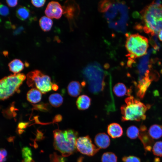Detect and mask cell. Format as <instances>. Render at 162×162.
I'll list each match as a JSON object with an SVG mask.
<instances>
[{"mask_svg": "<svg viewBox=\"0 0 162 162\" xmlns=\"http://www.w3.org/2000/svg\"><path fill=\"white\" fill-rule=\"evenodd\" d=\"M98 9L104 13L110 28L119 33L125 32L128 19V11L124 3L103 1L100 3Z\"/></svg>", "mask_w": 162, "mask_h": 162, "instance_id": "1", "label": "cell"}, {"mask_svg": "<svg viewBox=\"0 0 162 162\" xmlns=\"http://www.w3.org/2000/svg\"><path fill=\"white\" fill-rule=\"evenodd\" d=\"M160 1H154L141 12L143 29L151 36L158 34L162 30V5Z\"/></svg>", "mask_w": 162, "mask_h": 162, "instance_id": "2", "label": "cell"}, {"mask_svg": "<svg viewBox=\"0 0 162 162\" xmlns=\"http://www.w3.org/2000/svg\"><path fill=\"white\" fill-rule=\"evenodd\" d=\"M53 135L54 147L63 157L68 156L76 151V142L78 135L77 131L71 129L56 130L53 132Z\"/></svg>", "mask_w": 162, "mask_h": 162, "instance_id": "3", "label": "cell"}, {"mask_svg": "<svg viewBox=\"0 0 162 162\" xmlns=\"http://www.w3.org/2000/svg\"><path fill=\"white\" fill-rule=\"evenodd\" d=\"M82 73L90 92L97 94L103 90L105 84V74L99 63L96 62L90 63L83 69Z\"/></svg>", "mask_w": 162, "mask_h": 162, "instance_id": "4", "label": "cell"}, {"mask_svg": "<svg viewBox=\"0 0 162 162\" xmlns=\"http://www.w3.org/2000/svg\"><path fill=\"white\" fill-rule=\"evenodd\" d=\"M125 101V104L121 108L122 121H140L146 119L145 113L150 108L149 105H145L132 96L126 98Z\"/></svg>", "mask_w": 162, "mask_h": 162, "instance_id": "5", "label": "cell"}, {"mask_svg": "<svg viewBox=\"0 0 162 162\" xmlns=\"http://www.w3.org/2000/svg\"><path fill=\"white\" fill-rule=\"evenodd\" d=\"M125 46L129 60L146 55L148 47V39L138 34L127 36Z\"/></svg>", "mask_w": 162, "mask_h": 162, "instance_id": "6", "label": "cell"}, {"mask_svg": "<svg viewBox=\"0 0 162 162\" xmlns=\"http://www.w3.org/2000/svg\"><path fill=\"white\" fill-rule=\"evenodd\" d=\"M26 77L24 74L19 73L10 75L1 79L0 100H6L18 91Z\"/></svg>", "mask_w": 162, "mask_h": 162, "instance_id": "7", "label": "cell"}, {"mask_svg": "<svg viewBox=\"0 0 162 162\" xmlns=\"http://www.w3.org/2000/svg\"><path fill=\"white\" fill-rule=\"evenodd\" d=\"M26 82L29 87L37 89L43 94L50 91L53 84L50 76L38 70L28 73Z\"/></svg>", "mask_w": 162, "mask_h": 162, "instance_id": "8", "label": "cell"}, {"mask_svg": "<svg viewBox=\"0 0 162 162\" xmlns=\"http://www.w3.org/2000/svg\"><path fill=\"white\" fill-rule=\"evenodd\" d=\"M76 146L77 150L80 153L89 156H94L100 150L93 143L88 135L78 138L76 141Z\"/></svg>", "mask_w": 162, "mask_h": 162, "instance_id": "9", "label": "cell"}, {"mask_svg": "<svg viewBox=\"0 0 162 162\" xmlns=\"http://www.w3.org/2000/svg\"><path fill=\"white\" fill-rule=\"evenodd\" d=\"M63 7L59 2L52 1L50 2L45 10V13L50 18L59 19L63 14Z\"/></svg>", "mask_w": 162, "mask_h": 162, "instance_id": "10", "label": "cell"}, {"mask_svg": "<svg viewBox=\"0 0 162 162\" xmlns=\"http://www.w3.org/2000/svg\"><path fill=\"white\" fill-rule=\"evenodd\" d=\"M153 51V49L149 50L147 54L140 60L138 66V71L139 73V80L149 76V68L150 67L149 64V56Z\"/></svg>", "mask_w": 162, "mask_h": 162, "instance_id": "11", "label": "cell"}, {"mask_svg": "<svg viewBox=\"0 0 162 162\" xmlns=\"http://www.w3.org/2000/svg\"><path fill=\"white\" fill-rule=\"evenodd\" d=\"M79 7L75 2L67 1L65 2L63 7V14L69 20H72L78 14Z\"/></svg>", "mask_w": 162, "mask_h": 162, "instance_id": "12", "label": "cell"}, {"mask_svg": "<svg viewBox=\"0 0 162 162\" xmlns=\"http://www.w3.org/2000/svg\"><path fill=\"white\" fill-rule=\"evenodd\" d=\"M16 16L22 21L27 20L30 22L36 19L30 10L25 6H19L16 9Z\"/></svg>", "mask_w": 162, "mask_h": 162, "instance_id": "13", "label": "cell"}, {"mask_svg": "<svg viewBox=\"0 0 162 162\" xmlns=\"http://www.w3.org/2000/svg\"><path fill=\"white\" fill-rule=\"evenodd\" d=\"M94 142L97 147L100 149H105L110 146V140L109 136L104 133H100L95 136Z\"/></svg>", "mask_w": 162, "mask_h": 162, "instance_id": "14", "label": "cell"}, {"mask_svg": "<svg viewBox=\"0 0 162 162\" xmlns=\"http://www.w3.org/2000/svg\"><path fill=\"white\" fill-rule=\"evenodd\" d=\"M107 132L109 135L112 138L120 137L123 134L122 128L119 124L116 123L110 124L107 128Z\"/></svg>", "mask_w": 162, "mask_h": 162, "instance_id": "15", "label": "cell"}, {"mask_svg": "<svg viewBox=\"0 0 162 162\" xmlns=\"http://www.w3.org/2000/svg\"><path fill=\"white\" fill-rule=\"evenodd\" d=\"M151 82L150 77H145L139 81L137 86L138 90L137 93L139 97L141 98H143Z\"/></svg>", "mask_w": 162, "mask_h": 162, "instance_id": "16", "label": "cell"}, {"mask_svg": "<svg viewBox=\"0 0 162 162\" xmlns=\"http://www.w3.org/2000/svg\"><path fill=\"white\" fill-rule=\"evenodd\" d=\"M138 137L143 144L146 152L151 151L154 143L153 139L145 131L140 133Z\"/></svg>", "mask_w": 162, "mask_h": 162, "instance_id": "17", "label": "cell"}, {"mask_svg": "<svg viewBox=\"0 0 162 162\" xmlns=\"http://www.w3.org/2000/svg\"><path fill=\"white\" fill-rule=\"evenodd\" d=\"M82 86V84H80L78 81H71L69 83L67 87L68 94L72 97H77L81 92Z\"/></svg>", "mask_w": 162, "mask_h": 162, "instance_id": "18", "label": "cell"}, {"mask_svg": "<svg viewBox=\"0 0 162 162\" xmlns=\"http://www.w3.org/2000/svg\"><path fill=\"white\" fill-rule=\"evenodd\" d=\"M91 98L86 95L80 96L76 101V105L78 109L84 110L88 108L91 103Z\"/></svg>", "mask_w": 162, "mask_h": 162, "instance_id": "19", "label": "cell"}, {"mask_svg": "<svg viewBox=\"0 0 162 162\" xmlns=\"http://www.w3.org/2000/svg\"><path fill=\"white\" fill-rule=\"evenodd\" d=\"M41 92L38 89L33 88L29 90L27 94V98L30 102L36 103L39 102L42 98Z\"/></svg>", "mask_w": 162, "mask_h": 162, "instance_id": "20", "label": "cell"}, {"mask_svg": "<svg viewBox=\"0 0 162 162\" xmlns=\"http://www.w3.org/2000/svg\"><path fill=\"white\" fill-rule=\"evenodd\" d=\"M113 90L114 94L118 97L130 95L131 93V90L127 89L125 85L122 83L116 84L114 87Z\"/></svg>", "mask_w": 162, "mask_h": 162, "instance_id": "21", "label": "cell"}, {"mask_svg": "<svg viewBox=\"0 0 162 162\" xmlns=\"http://www.w3.org/2000/svg\"><path fill=\"white\" fill-rule=\"evenodd\" d=\"M10 70L14 74H18L24 68V64L20 59H15L11 61L8 64Z\"/></svg>", "mask_w": 162, "mask_h": 162, "instance_id": "22", "label": "cell"}, {"mask_svg": "<svg viewBox=\"0 0 162 162\" xmlns=\"http://www.w3.org/2000/svg\"><path fill=\"white\" fill-rule=\"evenodd\" d=\"M148 133L153 139H158L162 136V126L154 124L149 128Z\"/></svg>", "mask_w": 162, "mask_h": 162, "instance_id": "23", "label": "cell"}, {"mask_svg": "<svg viewBox=\"0 0 162 162\" xmlns=\"http://www.w3.org/2000/svg\"><path fill=\"white\" fill-rule=\"evenodd\" d=\"M39 22L41 28L44 32L50 31L53 24L52 20L46 16L42 17L39 20Z\"/></svg>", "mask_w": 162, "mask_h": 162, "instance_id": "24", "label": "cell"}, {"mask_svg": "<svg viewBox=\"0 0 162 162\" xmlns=\"http://www.w3.org/2000/svg\"><path fill=\"white\" fill-rule=\"evenodd\" d=\"M50 104L55 107H58L62 104L63 99L62 96L58 93H54L50 95L49 98Z\"/></svg>", "mask_w": 162, "mask_h": 162, "instance_id": "25", "label": "cell"}, {"mask_svg": "<svg viewBox=\"0 0 162 162\" xmlns=\"http://www.w3.org/2000/svg\"><path fill=\"white\" fill-rule=\"evenodd\" d=\"M139 129L136 126L131 125L127 130L126 134L127 136L131 139H135L138 137L139 133Z\"/></svg>", "mask_w": 162, "mask_h": 162, "instance_id": "26", "label": "cell"}, {"mask_svg": "<svg viewBox=\"0 0 162 162\" xmlns=\"http://www.w3.org/2000/svg\"><path fill=\"white\" fill-rule=\"evenodd\" d=\"M117 157L114 153L107 152L104 153L101 158V162H117Z\"/></svg>", "mask_w": 162, "mask_h": 162, "instance_id": "27", "label": "cell"}, {"mask_svg": "<svg viewBox=\"0 0 162 162\" xmlns=\"http://www.w3.org/2000/svg\"><path fill=\"white\" fill-rule=\"evenodd\" d=\"M22 154L23 158L22 162H34L32 158V152L28 147H25L22 150Z\"/></svg>", "mask_w": 162, "mask_h": 162, "instance_id": "28", "label": "cell"}, {"mask_svg": "<svg viewBox=\"0 0 162 162\" xmlns=\"http://www.w3.org/2000/svg\"><path fill=\"white\" fill-rule=\"evenodd\" d=\"M152 151L154 155L162 157V141H157L154 144Z\"/></svg>", "mask_w": 162, "mask_h": 162, "instance_id": "29", "label": "cell"}, {"mask_svg": "<svg viewBox=\"0 0 162 162\" xmlns=\"http://www.w3.org/2000/svg\"><path fill=\"white\" fill-rule=\"evenodd\" d=\"M123 162H141L140 159L134 156H125L122 158Z\"/></svg>", "mask_w": 162, "mask_h": 162, "instance_id": "30", "label": "cell"}, {"mask_svg": "<svg viewBox=\"0 0 162 162\" xmlns=\"http://www.w3.org/2000/svg\"><path fill=\"white\" fill-rule=\"evenodd\" d=\"M50 159L51 162H65L63 157L58 156L55 154H52L50 156Z\"/></svg>", "mask_w": 162, "mask_h": 162, "instance_id": "31", "label": "cell"}, {"mask_svg": "<svg viewBox=\"0 0 162 162\" xmlns=\"http://www.w3.org/2000/svg\"><path fill=\"white\" fill-rule=\"evenodd\" d=\"M9 13L8 8L6 6L0 3V14L3 16L8 15Z\"/></svg>", "mask_w": 162, "mask_h": 162, "instance_id": "32", "label": "cell"}, {"mask_svg": "<svg viewBox=\"0 0 162 162\" xmlns=\"http://www.w3.org/2000/svg\"><path fill=\"white\" fill-rule=\"evenodd\" d=\"M46 0H32L31 3L35 7L40 8L43 6L45 4Z\"/></svg>", "mask_w": 162, "mask_h": 162, "instance_id": "33", "label": "cell"}, {"mask_svg": "<svg viewBox=\"0 0 162 162\" xmlns=\"http://www.w3.org/2000/svg\"><path fill=\"white\" fill-rule=\"evenodd\" d=\"M6 2L8 6L11 7H15L18 3V1L17 0H6Z\"/></svg>", "mask_w": 162, "mask_h": 162, "instance_id": "34", "label": "cell"}, {"mask_svg": "<svg viewBox=\"0 0 162 162\" xmlns=\"http://www.w3.org/2000/svg\"><path fill=\"white\" fill-rule=\"evenodd\" d=\"M24 29V28L22 26L18 27L14 32V35H16L20 34L23 31Z\"/></svg>", "mask_w": 162, "mask_h": 162, "instance_id": "35", "label": "cell"}, {"mask_svg": "<svg viewBox=\"0 0 162 162\" xmlns=\"http://www.w3.org/2000/svg\"><path fill=\"white\" fill-rule=\"evenodd\" d=\"M1 150L2 154L4 158H6L7 155V152L6 150L4 149H1Z\"/></svg>", "mask_w": 162, "mask_h": 162, "instance_id": "36", "label": "cell"}, {"mask_svg": "<svg viewBox=\"0 0 162 162\" xmlns=\"http://www.w3.org/2000/svg\"><path fill=\"white\" fill-rule=\"evenodd\" d=\"M12 25H11V22L9 21H7L5 24V27L7 28H10L12 27Z\"/></svg>", "mask_w": 162, "mask_h": 162, "instance_id": "37", "label": "cell"}, {"mask_svg": "<svg viewBox=\"0 0 162 162\" xmlns=\"http://www.w3.org/2000/svg\"><path fill=\"white\" fill-rule=\"evenodd\" d=\"M146 130V128L144 125H141L140 128V130L141 132H144Z\"/></svg>", "mask_w": 162, "mask_h": 162, "instance_id": "38", "label": "cell"}, {"mask_svg": "<svg viewBox=\"0 0 162 162\" xmlns=\"http://www.w3.org/2000/svg\"><path fill=\"white\" fill-rule=\"evenodd\" d=\"M158 37L159 40L162 41V30H161L158 33Z\"/></svg>", "mask_w": 162, "mask_h": 162, "instance_id": "39", "label": "cell"}, {"mask_svg": "<svg viewBox=\"0 0 162 162\" xmlns=\"http://www.w3.org/2000/svg\"><path fill=\"white\" fill-rule=\"evenodd\" d=\"M58 88V86L56 84H53L52 86V89L53 90L56 91Z\"/></svg>", "mask_w": 162, "mask_h": 162, "instance_id": "40", "label": "cell"}, {"mask_svg": "<svg viewBox=\"0 0 162 162\" xmlns=\"http://www.w3.org/2000/svg\"><path fill=\"white\" fill-rule=\"evenodd\" d=\"M3 53L5 56H6L8 55V52L7 51H4L3 52Z\"/></svg>", "mask_w": 162, "mask_h": 162, "instance_id": "41", "label": "cell"}, {"mask_svg": "<svg viewBox=\"0 0 162 162\" xmlns=\"http://www.w3.org/2000/svg\"><path fill=\"white\" fill-rule=\"evenodd\" d=\"M154 162H160V159L159 158H155L154 160Z\"/></svg>", "mask_w": 162, "mask_h": 162, "instance_id": "42", "label": "cell"}, {"mask_svg": "<svg viewBox=\"0 0 162 162\" xmlns=\"http://www.w3.org/2000/svg\"><path fill=\"white\" fill-rule=\"evenodd\" d=\"M2 154L1 149H0V155Z\"/></svg>", "mask_w": 162, "mask_h": 162, "instance_id": "43", "label": "cell"}]
</instances>
